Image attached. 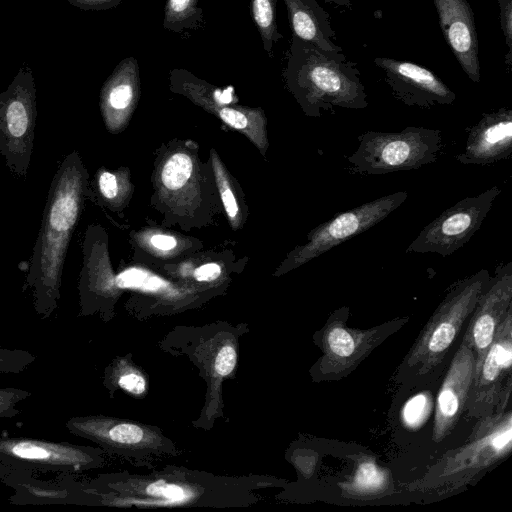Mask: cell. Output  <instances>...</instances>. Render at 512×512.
<instances>
[{
  "mask_svg": "<svg viewBox=\"0 0 512 512\" xmlns=\"http://www.w3.org/2000/svg\"><path fill=\"white\" fill-rule=\"evenodd\" d=\"M86 172L77 152L67 154L51 181L23 290L30 289L42 319L58 308L66 254L78 222Z\"/></svg>",
  "mask_w": 512,
  "mask_h": 512,
  "instance_id": "6da1fadb",
  "label": "cell"
},
{
  "mask_svg": "<svg viewBox=\"0 0 512 512\" xmlns=\"http://www.w3.org/2000/svg\"><path fill=\"white\" fill-rule=\"evenodd\" d=\"M264 480L229 479L198 471L170 467L147 475L103 474L88 489L97 505L107 506H221L237 504L238 497H251L250 491Z\"/></svg>",
  "mask_w": 512,
  "mask_h": 512,
  "instance_id": "7a4b0ae2",
  "label": "cell"
},
{
  "mask_svg": "<svg viewBox=\"0 0 512 512\" xmlns=\"http://www.w3.org/2000/svg\"><path fill=\"white\" fill-rule=\"evenodd\" d=\"M284 76L309 116L320 117L334 108L368 106L360 72L343 52H326L292 37Z\"/></svg>",
  "mask_w": 512,
  "mask_h": 512,
  "instance_id": "3957f363",
  "label": "cell"
},
{
  "mask_svg": "<svg viewBox=\"0 0 512 512\" xmlns=\"http://www.w3.org/2000/svg\"><path fill=\"white\" fill-rule=\"evenodd\" d=\"M244 325L210 324L203 327H175L161 342L170 353L187 355L201 370L207 383L205 403L197 427L212 425L222 416V382L234 375L238 358V339Z\"/></svg>",
  "mask_w": 512,
  "mask_h": 512,
  "instance_id": "277c9868",
  "label": "cell"
},
{
  "mask_svg": "<svg viewBox=\"0 0 512 512\" xmlns=\"http://www.w3.org/2000/svg\"><path fill=\"white\" fill-rule=\"evenodd\" d=\"M489 279L482 269L450 286L401 366L408 376H426L442 362Z\"/></svg>",
  "mask_w": 512,
  "mask_h": 512,
  "instance_id": "5b68a950",
  "label": "cell"
},
{
  "mask_svg": "<svg viewBox=\"0 0 512 512\" xmlns=\"http://www.w3.org/2000/svg\"><path fill=\"white\" fill-rule=\"evenodd\" d=\"M347 160L351 171L381 175L419 169L437 161L442 149L440 130L410 126L398 132L366 131Z\"/></svg>",
  "mask_w": 512,
  "mask_h": 512,
  "instance_id": "8992f818",
  "label": "cell"
},
{
  "mask_svg": "<svg viewBox=\"0 0 512 512\" xmlns=\"http://www.w3.org/2000/svg\"><path fill=\"white\" fill-rule=\"evenodd\" d=\"M65 426L71 434L96 443L105 453L140 466L180 454L160 428L134 420L96 414L74 416Z\"/></svg>",
  "mask_w": 512,
  "mask_h": 512,
  "instance_id": "52a82bcc",
  "label": "cell"
},
{
  "mask_svg": "<svg viewBox=\"0 0 512 512\" xmlns=\"http://www.w3.org/2000/svg\"><path fill=\"white\" fill-rule=\"evenodd\" d=\"M498 186L466 197L426 225L407 247V253H437L447 257L463 247L480 229L495 199Z\"/></svg>",
  "mask_w": 512,
  "mask_h": 512,
  "instance_id": "ba28073f",
  "label": "cell"
},
{
  "mask_svg": "<svg viewBox=\"0 0 512 512\" xmlns=\"http://www.w3.org/2000/svg\"><path fill=\"white\" fill-rule=\"evenodd\" d=\"M104 450L29 437H0V464L61 473H81L102 467Z\"/></svg>",
  "mask_w": 512,
  "mask_h": 512,
  "instance_id": "9c48e42d",
  "label": "cell"
},
{
  "mask_svg": "<svg viewBox=\"0 0 512 512\" xmlns=\"http://www.w3.org/2000/svg\"><path fill=\"white\" fill-rule=\"evenodd\" d=\"M512 308L498 326L492 343L475 373L465 410L470 417L490 416L502 408L511 390Z\"/></svg>",
  "mask_w": 512,
  "mask_h": 512,
  "instance_id": "30bf717a",
  "label": "cell"
},
{
  "mask_svg": "<svg viewBox=\"0 0 512 512\" xmlns=\"http://www.w3.org/2000/svg\"><path fill=\"white\" fill-rule=\"evenodd\" d=\"M407 198V192L399 191L336 215L309 234V241L295 253L293 262L302 264L312 260L369 230L401 206Z\"/></svg>",
  "mask_w": 512,
  "mask_h": 512,
  "instance_id": "8fae6325",
  "label": "cell"
},
{
  "mask_svg": "<svg viewBox=\"0 0 512 512\" xmlns=\"http://www.w3.org/2000/svg\"><path fill=\"white\" fill-rule=\"evenodd\" d=\"M512 308V262L499 265L478 298L463 341L473 349L475 368L483 360L494 334Z\"/></svg>",
  "mask_w": 512,
  "mask_h": 512,
  "instance_id": "7c38bea8",
  "label": "cell"
},
{
  "mask_svg": "<svg viewBox=\"0 0 512 512\" xmlns=\"http://www.w3.org/2000/svg\"><path fill=\"white\" fill-rule=\"evenodd\" d=\"M374 64L383 72L393 96L407 106L429 109L452 104L456 99V94L441 78L416 63L376 57Z\"/></svg>",
  "mask_w": 512,
  "mask_h": 512,
  "instance_id": "4fadbf2b",
  "label": "cell"
},
{
  "mask_svg": "<svg viewBox=\"0 0 512 512\" xmlns=\"http://www.w3.org/2000/svg\"><path fill=\"white\" fill-rule=\"evenodd\" d=\"M475 365V352L462 340L438 393L433 423L434 441H442L465 411Z\"/></svg>",
  "mask_w": 512,
  "mask_h": 512,
  "instance_id": "5bb4252c",
  "label": "cell"
},
{
  "mask_svg": "<svg viewBox=\"0 0 512 512\" xmlns=\"http://www.w3.org/2000/svg\"><path fill=\"white\" fill-rule=\"evenodd\" d=\"M443 37L465 74L481 79L474 13L467 0H433Z\"/></svg>",
  "mask_w": 512,
  "mask_h": 512,
  "instance_id": "9a60e30c",
  "label": "cell"
},
{
  "mask_svg": "<svg viewBox=\"0 0 512 512\" xmlns=\"http://www.w3.org/2000/svg\"><path fill=\"white\" fill-rule=\"evenodd\" d=\"M0 480L14 489L12 503L97 505L95 496L76 481H40L34 479L28 469L3 464H0Z\"/></svg>",
  "mask_w": 512,
  "mask_h": 512,
  "instance_id": "2e32d148",
  "label": "cell"
},
{
  "mask_svg": "<svg viewBox=\"0 0 512 512\" xmlns=\"http://www.w3.org/2000/svg\"><path fill=\"white\" fill-rule=\"evenodd\" d=\"M512 154V109L484 113L470 129L456 161L464 165H491Z\"/></svg>",
  "mask_w": 512,
  "mask_h": 512,
  "instance_id": "e0dca14e",
  "label": "cell"
},
{
  "mask_svg": "<svg viewBox=\"0 0 512 512\" xmlns=\"http://www.w3.org/2000/svg\"><path fill=\"white\" fill-rule=\"evenodd\" d=\"M285 3L292 37L308 42L326 52H342L333 43L336 33L332 29L329 14L316 0H283Z\"/></svg>",
  "mask_w": 512,
  "mask_h": 512,
  "instance_id": "ac0fdd59",
  "label": "cell"
},
{
  "mask_svg": "<svg viewBox=\"0 0 512 512\" xmlns=\"http://www.w3.org/2000/svg\"><path fill=\"white\" fill-rule=\"evenodd\" d=\"M103 385L111 397L121 389L136 397L147 393V378L142 369L127 356L116 357L104 369Z\"/></svg>",
  "mask_w": 512,
  "mask_h": 512,
  "instance_id": "d6986e66",
  "label": "cell"
},
{
  "mask_svg": "<svg viewBox=\"0 0 512 512\" xmlns=\"http://www.w3.org/2000/svg\"><path fill=\"white\" fill-rule=\"evenodd\" d=\"M199 0H166L163 27L174 33L197 29L205 23Z\"/></svg>",
  "mask_w": 512,
  "mask_h": 512,
  "instance_id": "ffe728a7",
  "label": "cell"
},
{
  "mask_svg": "<svg viewBox=\"0 0 512 512\" xmlns=\"http://www.w3.org/2000/svg\"><path fill=\"white\" fill-rule=\"evenodd\" d=\"M326 330L324 344L330 359L350 360L360 355V343L368 341L367 335H356L354 331L334 320Z\"/></svg>",
  "mask_w": 512,
  "mask_h": 512,
  "instance_id": "44dd1931",
  "label": "cell"
},
{
  "mask_svg": "<svg viewBox=\"0 0 512 512\" xmlns=\"http://www.w3.org/2000/svg\"><path fill=\"white\" fill-rule=\"evenodd\" d=\"M278 0H250V14L259 32L263 49L272 54L275 43L283 38L276 21Z\"/></svg>",
  "mask_w": 512,
  "mask_h": 512,
  "instance_id": "7402d4cb",
  "label": "cell"
},
{
  "mask_svg": "<svg viewBox=\"0 0 512 512\" xmlns=\"http://www.w3.org/2000/svg\"><path fill=\"white\" fill-rule=\"evenodd\" d=\"M192 172V161L183 153L172 155L162 170V182L168 189H178L189 179Z\"/></svg>",
  "mask_w": 512,
  "mask_h": 512,
  "instance_id": "603a6c76",
  "label": "cell"
},
{
  "mask_svg": "<svg viewBox=\"0 0 512 512\" xmlns=\"http://www.w3.org/2000/svg\"><path fill=\"white\" fill-rule=\"evenodd\" d=\"M433 401L428 392L411 397L402 409L403 422L410 428L421 426L432 411Z\"/></svg>",
  "mask_w": 512,
  "mask_h": 512,
  "instance_id": "cb8c5ba5",
  "label": "cell"
},
{
  "mask_svg": "<svg viewBox=\"0 0 512 512\" xmlns=\"http://www.w3.org/2000/svg\"><path fill=\"white\" fill-rule=\"evenodd\" d=\"M36 356L26 350L0 346V374H18L35 362Z\"/></svg>",
  "mask_w": 512,
  "mask_h": 512,
  "instance_id": "d4e9b609",
  "label": "cell"
},
{
  "mask_svg": "<svg viewBox=\"0 0 512 512\" xmlns=\"http://www.w3.org/2000/svg\"><path fill=\"white\" fill-rule=\"evenodd\" d=\"M32 396V392L15 387L0 388V418H13L20 413L17 404Z\"/></svg>",
  "mask_w": 512,
  "mask_h": 512,
  "instance_id": "484cf974",
  "label": "cell"
},
{
  "mask_svg": "<svg viewBox=\"0 0 512 512\" xmlns=\"http://www.w3.org/2000/svg\"><path fill=\"white\" fill-rule=\"evenodd\" d=\"M382 482L383 475L373 463H362L354 478L356 486L362 489H375Z\"/></svg>",
  "mask_w": 512,
  "mask_h": 512,
  "instance_id": "4316f807",
  "label": "cell"
},
{
  "mask_svg": "<svg viewBox=\"0 0 512 512\" xmlns=\"http://www.w3.org/2000/svg\"><path fill=\"white\" fill-rule=\"evenodd\" d=\"M500 9V25L504 34L505 43L508 52L505 57V62L508 68L512 64V1H509L499 7Z\"/></svg>",
  "mask_w": 512,
  "mask_h": 512,
  "instance_id": "83f0119b",
  "label": "cell"
},
{
  "mask_svg": "<svg viewBox=\"0 0 512 512\" xmlns=\"http://www.w3.org/2000/svg\"><path fill=\"white\" fill-rule=\"evenodd\" d=\"M218 114L226 124L235 129H244L247 127V116L238 109L225 106L218 111Z\"/></svg>",
  "mask_w": 512,
  "mask_h": 512,
  "instance_id": "f1b7e54d",
  "label": "cell"
},
{
  "mask_svg": "<svg viewBox=\"0 0 512 512\" xmlns=\"http://www.w3.org/2000/svg\"><path fill=\"white\" fill-rule=\"evenodd\" d=\"M100 193L106 199H113L118 194V182L114 174L104 171L98 177Z\"/></svg>",
  "mask_w": 512,
  "mask_h": 512,
  "instance_id": "f546056e",
  "label": "cell"
},
{
  "mask_svg": "<svg viewBox=\"0 0 512 512\" xmlns=\"http://www.w3.org/2000/svg\"><path fill=\"white\" fill-rule=\"evenodd\" d=\"M221 274V267L216 263H207L198 267L194 277L199 282H210L217 279Z\"/></svg>",
  "mask_w": 512,
  "mask_h": 512,
  "instance_id": "4dcf8cb0",
  "label": "cell"
},
{
  "mask_svg": "<svg viewBox=\"0 0 512 512\" xmlns=\"http://www.w3.org/2000/svg\"><path fill=\"white\" fill-rule=\"evenodd\" d=\"M221 195L227 214L230 216V218H234L237 215L238 206L232 191L229 189V187L225 188Z\"/></svg>",
  "mask_w": 512,
  "mask_h": 512,
  "instance_id": "1f68e13d",
  "label": "cell"
},
{
  "mask_svg": "<svg viewBox=\"0 0 512 512\" xmlns=\"http://www.w3.org/2000/svg\"><path fill=\"white\" fill-rule=\"evenodd\" d=\"M151 243L160 250H171L176 246V240L172 236L161 234L152 236Z\"/></svg>",
  "mask_w": 512,
  "mask_h": 512,
  "instance_id": "d6a6232c",
  "label": "cell"
},
{
  "mask_svg": "<svg viewBox=\"0 0 512 512\" xmlns=\"http://www.w3.org/2000/svg\"><path fill=\"white\" fill-rule=\"evenodd\" d=\"M325 2L333 3L337 6L351 8V0H324Z\"/></svg>",
  "mask_w": 512,
  "mask_h": 512,
  "instance_id": "836d02e7",
  "label": "cell"
},
{
  "mask_svg": "<svg viewBox=\"0 0 512 512\" xmlns=\"http://www.w3.org/2000/svg\"><path fill=\"white\" fill-rule=\"evenodd\" d=\"M509 1H512V0H498V5H499V7H501L502 5H504L505 3L509 2Z\"/></svg>",
  "mask_w": 512,
  "mask_h": 512,
  "instance_id": "e575fe53",
  "label": "cell"
}]
</instances>
